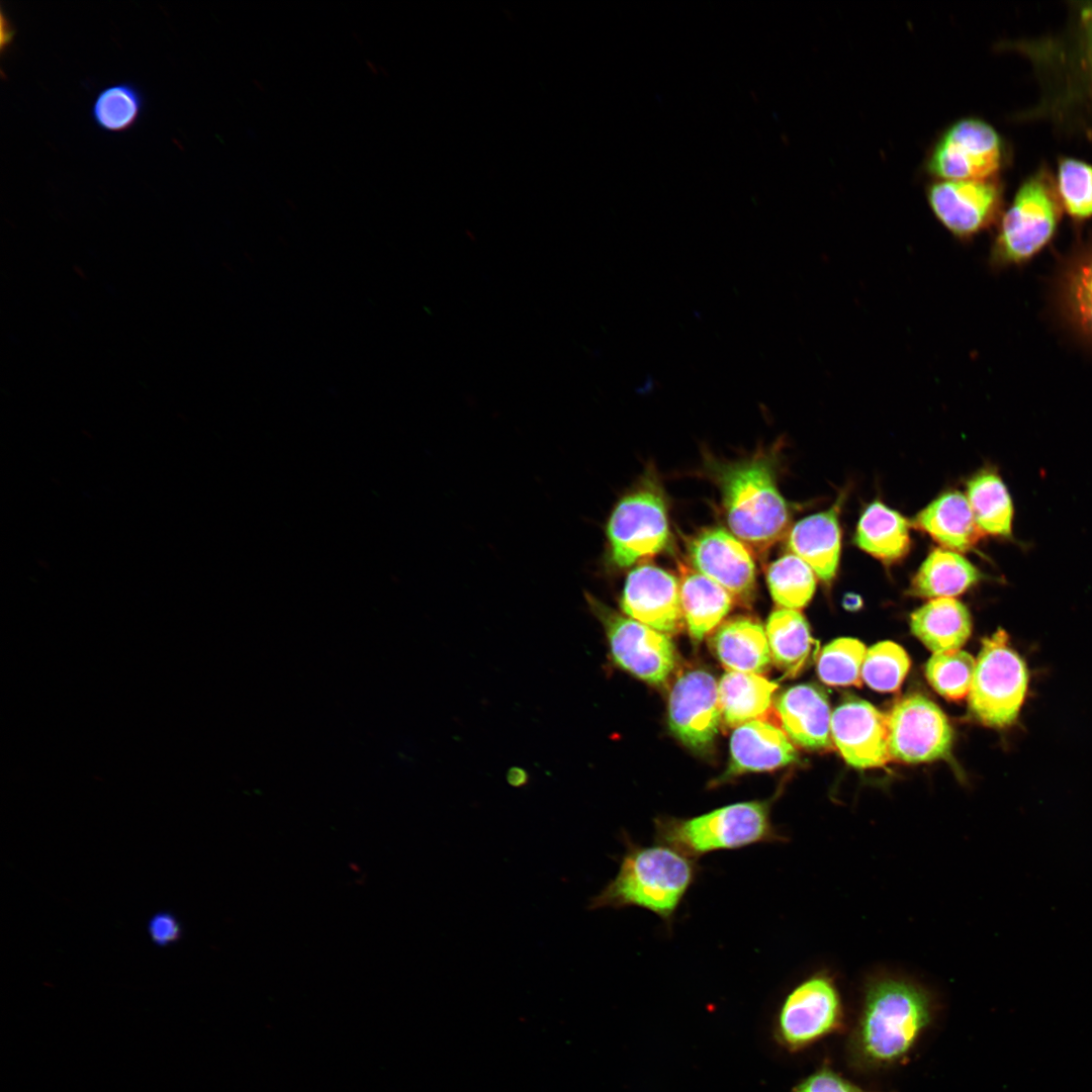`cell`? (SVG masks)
<instances>
[{"instance_id":"obj_25","label":"cell","mask_w":1092,"mask_h":1092,"mask_svg":"<svg viewBox=\"0 0 1092 1092\" xmlns=\"http://www.w3.org/2000/svg\"><path fill=\"white\" fill-rule=\"evenodd\" d=\"M980 578V571L962 554L937 548L920 565L908 594L927 599L951 598L965 593Z\"/></svg>"},{"instance_id":"obj_18","label":"cell","mask_w":1092,"mask_h":1092,"mask_svg":"<svg viewBox=\"0 0 1092 1092\" xmlns=\"http://www.w3.org/2000/svg\"><path fill=\"white\" fill-rule=\"evenodd\" d=\"M730 763L719 780L748 771L772 770L798 758L797 750L784 730L762 720H753L735 728L730 740Z\"/></svg>"},{"instance_id":"obj_21","label":"cell","mask_w":1092,"mask_h":1092,"mask_svg":"<svg viewBox=\"0 0 1092 1092\" xmlns=\"http://www.w3.org/2000/svg\"><path fill=\"white\" fill-rule=\"evenodd\" d=\"M711 647L729 671L761 674L771 662L763 627L748 617L733 618L722 624L711 638Z\"/></svg>"},{"instance_id":"obj_8","label":"cell","mask_w":1092,"mask_h":1092,"mask_svg":"<svg viewBox=\"0 0 1092 1092\" xmlns=\"http://www.w3.org/2000/svg\"><path fill=\"white\" fill-rule=\"evenodd\" d=\"M585 599L604 626L615 663L651 685L663 684L676 664V651L667 634L622 616L589 594Z\"/></svg>"},{"instance_id":"obj_24","label":"cell","mask_w":1092,"mask_h":1092,"mask_svg":"<svg viewBox=\"0 0 1092 1092\" xmlns=\"http://www.w3.org/2000/svg\"><path fill=\"white\" fill-rule=\"evenodd\" d=\"M1057 300L1065 321L1092 345V243L1077 251L1062 269Z\"/></svg>"},{"instance_id":"obj_33","label":"cell","mask_w":1092,"mask_h":1092,"mask_svg":"<svg viewBox=\"0 0 1092 1092\" xmlns=\"http://www.w3.org/2000/svg\"><path fill=\"white\" fill-rule=\"evenodd\" d=\"M976 667L975 658L958 649L933 653L925 665L931 687L943 698L959 701L968 697Z\"/></svg>"},{"instance_id":"obj_40","label":"cell","mask_w":1092,"mask_h":1092,"mask_svg":"<svg viewBox=\"0 0 1092 1092\" xmlns=\"http://www.w3.org/2000/svg\"><path fill=\"white\" fill-rule=\"evenodd\" d=\"M853 602H859V599H858V598H857L856 596H855L854 598H852L851 596H849V600H848V599H845V601H844V606H845V607H846L847 609H849V610H852V608H853V609H857L858 607H857V606H855V605L853 604Z\"/></svg>"},{"instance_id":"obj_34","label":"cell","mask_w":1092,"mask_h":1092,"mask_svg":"<svg viewBox=\"0 0 1092 1092\" xmlns=\"http://www.w3.org/2000/svg\"><path fill=\"white\" fill-rule=\"evenodd\" d=\"M907 652L898 644L883 641L867 649L861 677L873 690L878 692L897 691L910 668Z\"/></svg>"},{"instance_id":"obj_32","label":"cell","mask_w":1092,"mask_h":1092,"mask_svg":"<svg viewBox=\"0 0 1092 1092\" xmlns=\"http://www.w3.org/2000/svg\"><path fill=\"white\" fill-rule=\"evenodd\" d=\"M866 646L854 638H837L823 647L817 658L819 678L832 687H861Z\"/></svg>"},{"instance_id":"obj_39","label":"cell","mask_w":1092,"mask_h":1092,"mask_svg":"<svg viewBox=\"0 0 1092 1092\" xmlns=\"http://www.w3.org/2000/svg\"><path fill=\"white\" fill-rule=\"evenodd\" d=\"M1083 18L1092 41V6L1084 10Z\"/></svg>"},{"instance_id":"obj_1","label":"cell","mask_w":1092,"mask_h":1092,"mask_svg":"<svg viewBox=\"0 0 1092 1092\" xmlns=\"http://www.w3.org/2000/svg\"><path fill=\"white\" fill-rule=\"evenodd\" d=\"M708 470L718 485L731 533L760 556L789 532L791 515L779 490L774 460L756 453L733 462L711 460Z\"/></svg>"},{"instance_id":"obj_4","label":"cell","mask_w":1092,"mask_h":1092,"mask_svg":"<svg viewBox=\"0 0 1092 1092\" xmlns=\"http://www.w3.org/2000/svg\"><path fill=\"white\" fill-rule=\"evenodd\" d=\"M654 827L657 843L694 859L718 850L787 840L771 823L766 801L734 803L691 818L661 817Z\"/></svg>"},{"instance_id":"obj_23","label":"cell","mask_w":1092,"mask_h":1092,"mask_svg":"<svg viewBox=\"0 0 1092 1092\" xmlns=\"http://www.w3.org/2000/svg\"><path fill=\"white\" fill-rule=\"evenodd\" d=\"M912 633L933 653L960 649L972 632L971 614L952 598L932 599L910 616Z\"/></svg>"},{"instance_id":"obj_27","label":"cell","mask_w":1092,"mask_h":1092,"mask_svg":"<svg viewBox=\"0 0 1092 1092\" xmlns=\"http://www.w3.org/2000/svg\"><path fill=\"white\" fill-rule=\"evenodd\" d=\"M765 633L771 660L788 676L800 673L815 654L817 643L798 610H775L767 619Z\"/></svg>"},{"instance_id":"obj_9","label":"cell","mask_w":1092,"mask_h":1092,"mask_svg":"<svg viewBox=\"0 0 1092 1092\" xmlns=\"http://www.w3.org/2000/svg\"><path fill=\"white\" fill-rule=\"evenodd\" d=\"M887 719L891 758L920 763L949 755L952 728L941 709L925 696L913 694L899 700Z\"/></svg>"},{"instance_id":"obj_14","label":"cell","mask_w":1092,"mask_h":1092,"mask_svg":"<svg viewBox=\"0 0 1092 1092\" xmlns=\"http://www.w3.org/2000/svg\"><path fill=\"white\" fill-rule=\"evenodd\" d=\"M841 1002L833 979L816 973L796 986L785 999L779 1016L783 1039L802 1046L833 1030L841 1019Z\"/></svg>"},{"instance_id":"obj_12","label":"cell","mask_w":1092,"mask_h":1092,"mask_svg":"<svg viewBox=\"0 0 1092 1092\" xmlns=\"http://www.w3.org/2000/svg\"><path fill=\"white\" fill-rule=\"evenodd\" d=\"M695 570L726 589L734 602L749 605L755 594L756 570L751 551L721 527L705 528L688 541Z\"/></svg>"},{"instance_id":"obj_11","label":"cell","mask_w":1092,"mask_h":1092,"mask_svg":"<svg viewBox=\"0 0 1092 1092\" xmlns=\"http://www.w3.org/2000/svg\"><path fill=\"white\" fill-rule=\"evenodd\" d=\"M926 195L938 221L962 242L990 228L1001 209L1002 191L995 178L937 180Z\"/></svg>"},{"instance_id":"obj_6","label":"cell","mask_w":1092,"mask_h":1092,"mask_svg":"<svg viewBox=\"0 0 1092 1092\" xmlns=\"http://www.w3.org/2000/svg\"><path fill=\"white\" fill-rule=\"evenodd\" d=\"M1027 686L1026 664L1009 645L1006 631L984 638L968 695L971 714L986 726L1007 727L1018 717Z\"/></svg>"},{"instance_id":"obj_17","label":"cell","mask_w":1092,"mask_h":1092,"mask_svg":"<svg viewBox=\"0 0 1092 1092\" xmlns=\"http://www.w3.org/2000/svg\"><path fill=\"white\" fill-rule=\"evenodd\" d=\"M776 709L793 743L809 750L832 747V713L823 689L813 684L791 687L778 698Z\"/></svg>"},{"instance_id":"obj_16","label":"cell","mask_w":1092,"mask_h":1092,"mask_svg":"<svg viewBox=\"0 0 1092 1092\" xmlns=\"http://www.w3.org/2000/svg\"><path fill=\"white\" fill-rule=\"evenodd\" d=\"M621 608L629 618L664 634L677 633L685 623L676 578L649 563L628 573Z\"/></svg>"},{"instance_id":"obj_7","label":"cell","mask_w":1092,"mask_h":1092,"mask_svg":"<svg viewBox=\"0 0 1092 1092\" xmlns=\"http://www.w3.org/2000/svg\"><path fill=\"white\" fill-rule=\"evenodd\" d=\"M606 537L609 561L619 569L667 549L671 533L661 489L647 480L620 498L607 522Z\"/></svg>"},{"instance_id":"obj_26","label":"cell","mask_w":1092,"mask_h":1092,"mask_svg":"<svg viewBox=\"0 0 1092 1092\" xmlns=\"http://www.w3.org/2000/svg\"><path fill=\"white\" fill-rule=\"evenodd\" d=\"M910 526L900 513L881 502L867 507L857 524L856 545L885 563L907 555L911 547Z\"/></svg>"},{"instance_id":"obj_10","label":"cell","mask_w":1092,"mask_h":1092,"mask_svg":"<svg viewBox=\"0 0 1092 1092\" xmlns=\"http://www.w3.org/2000/svg\"><path fill=\"white\" fill-rule=\"evenodd\" d=\"M1002 162V145L988 123L964 118L951 124L932 148L926 167L939 180L995 178Z\"/></svg>"},{"instance_id":"obj_19","label":"cell","mask_w":1092,"mask_h":1092,"mask_svg":"<svg viewBox=\"0 0 1092 1092\" xmlns=\"http://www.w3.org/2000/svg\"><path fill=\"white\" fill-rule=\"evenodd\" d=\"M839 498L827 511L808 516L794 525L789 532L788 547L803 559L824 582L836 575L841 546Z\"/></svg>"},{"instance_id":"obj_22","label":"cell","mask_w":1092,"mask_h":1092,"mask_svg":"<svg viewBox=\"0 0 1092 1092\" xmlns=\"http://www.w3.org/2000/svg\"><path fill=\"white\" fill-rule=\"evenodd\" d=\"M679 598L682 616L692 640L701 642L730 612L733 599L714 580L680 564Z\"/></svg>"},{"instance_id":"obj_28","label":"cell","mask_w":1092,"mask_h":1092,"mask_svg":"<svg viewBox=\"0 0 1092 1092\" xmlns=\"http://www.w3.org/2000/svg\"><path fill=\"white\" fill-rule=\"evenodd\" d=\"M778 685L761 674L728 671L718 685L722 719L730 727L760 720L769 710Z\"/></svg>"},{"instance_id":"obj_20","label":"cell","mask_w":1092,"mask_h":1092,"mask_svg":"<svg viewBox=\"0 0 1092 1092\" xmlns=\"http://www.w3.org/2000/svg\"><path fill=\"white\" fill-rule=\"evenodd\" d=\"M927 533L947 550L964 552L983 537L969 500L960 491H948L920 511L911 524Z\"/></svg>"},{"instance_id":"obj_35","label":"cell","mask_w":1092,"mask_h":1092,"mask_svg":"<svg viewBox=\"0 0 1092 1092\" xmlns=\"http://www.w3.org/2000/svg\"><path fill=\"white\" fill-rule=\"evenodd\" d=\"M1058 196L1062 208L1076 219L1092 216V166L1072 159L1060 164Z\"/></svg>"},{"instance_id":"obj_36","label":"cell","mask_w":1092,"mask_h":1092,"mask_svg":"<svg viewBox=\"0 0 1092 1092\" xmlns=\"http://www.w3.org/2000/svg\"><path fill=\"white\" fill-rule=\"evenodd\" d=\"M147 930L152 942L159 947L178 942L183 934V927L177 915L166 910L156 912L151 916Z\"/></svg>"},{"instance_id":"obj_30","label":"cell","mask_w":1092,"mask_h":1092,"mask_svg":"<svg viewBox=\"0 0 1092 1092\" xmlns=\"http://www.w3.org/2000/svg\"><path fill=\"white\" fill-rule=\"evenodd\" d=\"M144 106V96L135 85L114 83L98 92L92 103L91 117L99 129L120 133L135 125Z\"/></svg>"},{"instance_id":"obj_2","label":"cell","mask_w":1092,"mask_h":1092,"mask_svg":"<svg viewBox=\"0 0 1092 1092\" xmlns=\"http://www.w3.org/2000/svg\"><path fill=\"white\" fill-rule=\"evenodd\" d=\"M616 877L590 898L588 909L639 907L673 921L699 873L697 860L661 843L641 845L624 833Z\"/></svg>"},{"instance_id":"obj_13","label":"cell","mask_w":1092,"mask_h":1092,"mask_svg":"<svg viewBox=\"0 0 1092 1092\" xmlns=\"http://www.w3.org/2000/svg\"><path fill=\"white\" fill-rule=\"evenodd\" d=\"M721 718L718 685L711 673L692 669L677 677L669 695L668 723L682 744L695 751L708 749Z\"/></svg>"},{"instance_id":"obj_3","label":"cell","mask_w":1092,"mask_h":1092,"mask_svg":"<svg viewBox=\"0 0 1092 1092\" xmlns=\"http://www.w3.org/2000/svg\"><path fill=\"white\" fill-rule=\"evenodd\" d=\"M932 1002L921 986L897 977L870 982L858 1025L857 1044L873 1063L904 1057L931 1019Z\"/></svg>"},{"instance_id":"obj_37","label":"cell","mask_w":1092,"mask_h":1092,"mask_svg":"<svg viewBox=\"0 0 1092 1092\" xmlns=\"http://www.w3.org/2000/svg\"><path fill=\"white\" fill-rule=\"evenodd\" d=\"M794 1092H862L829 1070H821L806 1079Z\"/></svg>"},{"instance_id":"obj_5","label":"cell","mask_w":1092,"mask_h":1092,"mask_svg":"<svg viewBox=\"0 0 1092 1092\" xmlns=\"http://www.w3.org/2000/svg\"><path fill=\"white\" fill-rule=\"evenodd\" d=\"M1062 210L1057 188L1045 173L1026 180L1002 215L990 266L1002 269L1031 260L1052 241Z\"/></svg>"},{"instance_id":"obj_31","label":"cell","mask_w":1092,"mask_h":1092,"mask_svg":"<svg viewBox=\"0 0 1092 1092\" xmlns=\"http://www.w3.org/2000/svg\"><path fill=\"white\" fill-rule=\"evenodd\" d=\"M765 575L771 598L781 608L799 610L805 607L816 588L815 572L793 553L771 562Z\"/></svg>"},{"instance_id":"obj_29","label":"cell","mask_w":1092,"mask_h":1092,"mask_svg":"<svg viewBox=\"0 0 1092 1092\" xmlns=\"http://www.w3.org/2000/svg\"><path fill=\"white\" fill-rule=\"evenodd\" d=\"M966 496L984 534L1000 537L1011 535L1012 500L1006 485L994 470L985 469L973 476L967 483Z\"/></svg>"},{"instance_id":"obj_38","label":"cell","mask_w":1092,"mask_h":1092,"mask_svg":"<svg viewBox=\"0 0 1092 1092\" xmlns=\"http://www.w3.org/2000/svg\"><path fill=\"white\" fill-rule=\"evenodd\" d=\"M15 29L10 19L6 17L4 12L1 14V50L2 52L10 46L14 38Z\"/></svg>"},{"instance_id":"obj_15","label":"cell","mask_w":1092,"mask_h":1092,"mask_svg":"<svg viewBox=\"0 0 1092 1092\" xmlns=\"http://www.w3.org/2000/svg\"><path fill=\"white\" fill-rule=\"evenodd\" d=\"M831 737L841 756L853 767H879L891 759L887 715L864 700L849 697L834 709Z\"/></svg>"}]
</instances>
